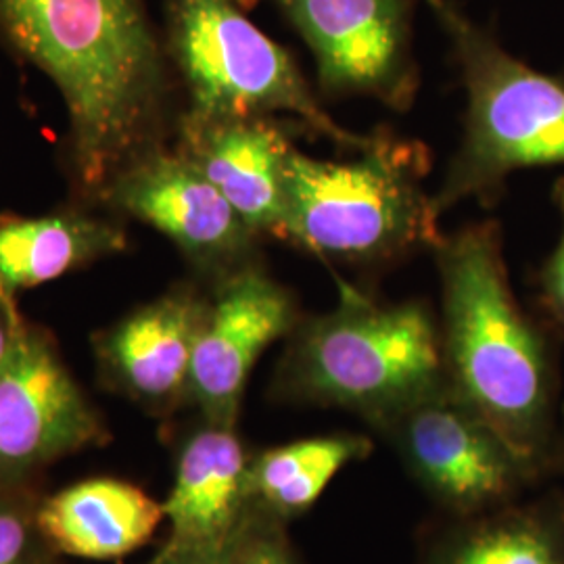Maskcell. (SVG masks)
I'll list each match as a JSON object with an SVG mask.
<instances>
[{
    "label": "cell",
    "instance_id": "cell-8",
    "mask_svg": "<svg viewBox=\"0 0 564 564\" xmlns=\"http://www.w3.org/2000/svg\"><path fill=\"white\" fill-rule=\"evenodd\" d=\"M316 63L324 99H372L410 111L421 90L416 0H272Z\"/></svg>",
    "mask_w": 564,
    "mask_h": 564
},
{
    "label": "cell",
    "instance_id": "cell-4",
    "mask_svg": "<svg viewBox=\"0 0 564 564\" xmlns=\"http://www.w3.org/2000/svg\"><path fill=\"white\" fill-rule=\"evenodd\" d=\"M351 162L291 151L284 167L289 245L358 270H383L442 241L424 181L426 144L379 128Z\"/></svg>",
    "mask_w": 564,
    "mask_h": 564
},
{
    "label": "cell",
    "instance_id": "cell-2",
    "mask_svg": "<svg viewBox=\"0 0 564 564\" xmlns=\"http://www.w3.org/2000/svg\"><path fill=\"white\" fill-rule=\"evenodd\" d=\"M433 256L447 383L524 460L545 464L556 440L558 370L544 328L514 295L502 226L466 224Z\"/></svg>",
    "mask_w": 564,
    "mask_h": 564
},
{
    "label": "cell",
    "instance_id": "cell-14",
    "mask_svg": "<svg viewBox=\"0 0 564 564\" xmlns=\"http://www.w3.org/2000/svg\"><path fill=\"white\" fill-rule=\"evenodd\" d=\"M249 468L251 454L237 426L199 421L182 442L174 484L162 502L167 544H230L253 506Z\"/></svg>",
    "mask_w": 564,
    "mask_h": 564
},
{
    "label": "cell",
    "instance_id": "cell-7",
    "mask_svg": "<svg viewBox=\"0 0 564 564\" xmlns=\"http://www.w3.org/2000/svg\"><path fill=\"white\" fill-rule=\"evenodd\" d=\"M377 431L426 496L454 519L510 505L538 473L449 383Z\"/></svg>",
    "mask_w": 564,
    "mask_h": 564
},
{
    "label": "cell",
    "instance_id": "cell-10",
    "mask_svg": "<svg viewBox=\"0 0 564 564\" xmlns=\"http://www.w3.org/2000/svg\"><path fill=\"white\" fill-rule=\"evenodd\" d=\"M109 440L101 412L61 358L53 335L23 318L0 364V489Z\"/></svg>",
    "mask_w": 564,
    "mask_h": 564
},
{
    "label": "cell",
    "instance_id": "cell-21",
    "mask_svg": "<svg viewBox=\"0 0 564 564\" xmlns=\"http://www.w3.org/2000/svg\"><path fill=\"white\" fill-rule=\"evenodd\" d=\"M554 203L563 218V232L556 249L550 253L544 265L538 272V293L540 303L544 307L550 321L556 324V328L564 337V178L554 182Z\"/></svg>",
    "mask_w": 564,
    "mask_h": 564
},
{
    "label": "cell",
    "instance_id": "cell-3",
    "mask_svg": "<svg viewBox=\"0 0 564 564\" xmlns=\"http://www.w3.org/2000/svg\"><path fill=\"white\" fill-rule=\"evenodd\" d=\"M339 303L303 314L284 339L270 395L339 408L379 429L447 383L440 321L424 302L384 303L339 281Z\"/></svg>",
    "mask_w": 564,
    "mask_h": 564
},
{
    "label": "cell",
    "instance_id": "cell-5",
    "mask_svg": "<svg viewBox=\"0 0 564 564\" xmlns=\"http://www.w3.org/2000/svg\"><path fill=\"white\" fill-rule=\"evenodd\" d=\"M426 7L466 95L463 141L433 203L440 216L464 202L491 209L514 172L564 165V80L506 51L458 0H426Z\"/></svg>",
    "mask_w": 564,
    "mask_h": 564
},
{
    "label": "cell",
    "instance_id": "cell-16",
    "mask_svg": "<svg viewBox=\"0 0 564 564\" xmlns=\"http://www.w3.org/2000/svg\"><path fill=\"white\" fill-rule=\"evenodd\" d=\"M128 249L120 224L76 203L44 216H0V289L21 291L118 256Z\"/></svg>",
    "mask_w": 564,
    "mask_h": 564
},
{
    "label": "cell",
    "instance_id": "cell-24",
    "mask_svg": "<svg viewBox=\"0 0 564 564\" xmlns=\"http://www.w3.org/2000/svg\"><path fill=\"white\" fill-rule=\"evenodd\" d=\"M554 452H556V460L558 464H563L564 468V419H563V429H561V433H556V440H554Z\"/></svg>",
    "mask_w": 564,
    "mask_h": 564
},
{
    "label": "cell",
    "instance_id": "cell-22",
    "mask_svg": "<svg viewBox=\"0 0 564 564\" xmlns=\"http://www.w3.org/2000/svg\"><path fill=\"white\" fill-rule=\"evenodd\" d=\"M228 547L230 544L223 547H202V545H178L165 542L162 550L158 552V556L149 564H226Z\"/></svg>",
    "mask_w": 564,
    "mask_h": 564
},
{
    "label": "cell",
    "instance_id": "cell-15",
    "mask_svg": "<svg viewBox=\"0 0 564 564\" xmlns=\"http://www.w3.org/2000/svg\"><path fill=\"white\" fill-rule=\"evenodd\" d=\"M165 521L163 505L139 485L95 477L36 506V524L53 554L118 561L149 544Z\"/></svg>",
    "mask_w": 564,
    "mask_h": 564
},
{
    "label": "cell",
    "instance_id": "cell-18",
    "mask_svg": "<svg viewBox=\"0 0 564 564\" xmlns=\"http://www.w3.org/2000/svg\"><path fill=\"white\" fill-rule=\"evenodd\" d=\"M423 564H564V519L510 505L454 519L426 547Z\"/></svg>",
    "mask_w": 564,
    "mask_h": 564
},
{
    "label": "cell",
    "instance_id": "cell-20",
    "mask_svg": "<svg viewBox=\"0 0 564 564\" xmlns=\"http://www.w3.org/2000/svg\"><path fill=\"white\" fill-rule=\"evenodd\" d=\"M226 564H302V561L286 535V523L253 505L230 542Z\"/></svg>",
    "mask_w": 564,
    "mask_h": 564
},
{
    "label": "cell",
    "instance_id": "cell-13",
    "mask_svg": "<svg viewBox=\"0 0 564 564\" xmlns=\"http://www.w3.org/2000/svg\"><path fill=\"white\" fill-rule=\"evenodd\" d=\"M207 307L202 282H182L93 337L102 384L170 416L188 405L195 343Z\"/></svg>",
    "mask_w": 564,
    "mask_h": 564
},
{
    "label": "cell",
    "instance_id": "cell-17",
    "mask_svg": "<svg viewBox=\"0 0 564 564\" xmlns=\"http://www.w3.org/2000/svg\"><path fill=\"white\" fill-rule=\"evenodd\" d=\"M370 452L372 442L368 437L333 433L251 454V502L289 523L323 498L345 466L360 463Z\"/></svg>",
    "mask_w": 564,
    "mask_h": 564
},
{
    "label": "cell",
    "instance_id": "cell-11",
    "mask_svg": "<svg viewBox=\"0 0 564 564\" xmlns=\"http://www.w3.org/2000/svg\"><path fill=\"white\" fill-rule=\"evenodd\" d=\"M205 289L207 307L195 343L188 405L197 408L202 421L237 426L256 364L272 343L291 335L303 310L265 262Z\"/></svg>",
    "mask_w": 564,
    "mask_h": 564
},
{
    "label": "cell",
    "instance_id": "cell-19",
    "mask_svg": "<svg viewBox=\"0 0 564 564\" xmlns=\"http://www.w3.org/2000/svg\"><path fill=\"white\" fill-rule=\"evenodd\" d=\"M36 506L20 489H0V564H53V550L42 540Z\"/></svg>",
    "mask_w": 564,
    "mask_h": 564
},
{
    "label": "cell",
    "instance_id": "cell-12",
    "mask_svg": "<svg viewBox=\"0 0 564 564\" xmlns=\"http://www.w3.org/2000/svg\"><path fill=\"white\" fill-rule=\"evenodd\" d=\"M312 132L281 116H197L182 111L174 147L263 239L289 245L284 167Z\"/></svg>",
    "mask_w": 564,
    "mask_h": 564
},
{
    "label": "cell",
    "instance_id": "cell-23",
    "mask_svg": "<svg viewBox=\"0 0 564 564\" xmlns=\"http://www.w3.org/2000/svg\"><path fill=\"white\" fill-rule=\"evenodd\" d=\"M23 316L18 307V297L0 289V364L9 356L13 341L18 337Z\"/></svg>",
    "mask_w": 564,
    "mask_h": 564
},
{
    "label": "cell",
    "instance_id": "cell-1",
    "mask_svg": "<svg viewBox=\"0 0 564 564\" xmlns=\"http://www.w3.org/2000/svg\"><path fill=\"white\" fill-rule=\"evenodd\" d=\"M0 44L59 93L76 203L99 207L121 170L174 137L178 80L144 0H0Z\"/></svg>",
    "mask_w": 564,
    "mask_h": 564
},
{
    "label": "cell",
    "instance_id": "cell-6",
    "mask_svg": "<svg viewBox=\"0 0 564 564\" xmlns=\"http://www.w3.org/2000/svg\"><path fill=\"white\" fill-rule=\"evenodd\" d=\"M258 0H165L163 46L197 116H281L337 149L364 151L372 134L343 128L324 111L289 48L249 18Z\"/></svg>",
    "mask_w": 564,
    "mask_h": 564
},
{
    "label": "cell",
    "instance_id": "cell-9",
    "mask_svg": "<svg viewBox=\"0 0 564 564\" xmlns=\"http://www.w3.org/2000/svg\"><path fill=\"white\" fill-rule=\"evenodd\" d=\"M99 207L149 224L178 247L203 286L263 262L265 242L174 144L121 170Z\"/></svg>",
    "mask_w": 564,
    "mask_h": 564
}]
</instances>
